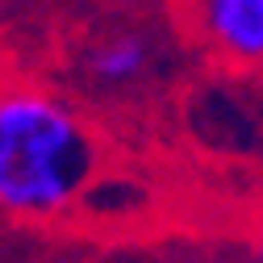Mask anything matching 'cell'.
Instances as JSON below:
<instances>
[{
  "mask_svg": "<svg viewBox=\"0 0 263 263\" xmlns=\"http://www.w3.org/2000/svg\"><path fill=\"white\" fill-rule=\"evenodd\" d=\"M96 172L88 125L46 92L0 96V209L13 217L63 213Z\"/></svg>",
  "mask_w": 263,
  "mask_h": 263,
  "instance_id": "obj_1",
  "label": "cell"
},
{
  "mask_svg": "<svg viewBox=\"0 0 263 263\" xmlns=\"http://www.w3.org/2000/svg\"><path fill=\"white\" fill-rule=\"evenodd\" d=\"M196 29L205 42L238 67L263 59V0H192Z\"/></svg>",
  "mask_w": 263,
  "mask_h": 263,
  "instance_id": "obj_2",
  "label": "cell"
},
{
  "mask_svg": "<svg viewBox=\"0 0 263 263\" xmlns=\"http://www.w3.org/2000/svg\"><path fill=\"white\" fill-rule=\"evenodd\" d=\"M155 46L146 34L121 29V34H105L84 50V71L96 88H134L151 71Z\"/></svg>",
  "mask_w": 263,
  "mask_h": 263,
  "instance_id": "obj_3",
  "label": "cell"
}]
</instances>
